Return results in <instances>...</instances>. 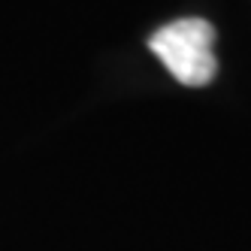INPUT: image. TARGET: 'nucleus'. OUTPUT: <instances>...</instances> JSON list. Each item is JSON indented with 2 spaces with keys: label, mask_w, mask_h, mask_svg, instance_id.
Here are the masks:
<instances>
[{
  "label": "nucleus",
  "mask_w": 251,
  "mask_h": 251,
  "mask_svg": "<svg viewBox=\"0 0 251 251\" xmlns=\"http://www.w3.org/2000/svg\"><path fill=\"white\" fill-rule=\"evenodd\" d=\"M212 46L215 27L206 19H176L154 30L149 40V49L170 70V76L188 88H203L218 76Z\"/></svg>",
  "instance_id": "obj_1"
}]
</instances>
